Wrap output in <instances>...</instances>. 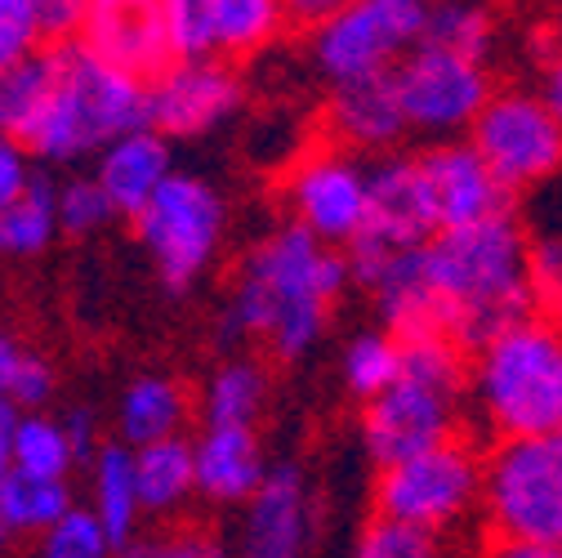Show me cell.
Listing matches in <instances>:
<instances>
[{
    "mask_svg": "<svg viewBox=\"0 0 562 558\" xmlns=\"http://www.w3.org/2000/svg\"><path fill=\"white\" fill-rule=\"evenodd\" d=\"M536 94L544 99V108H549V112H553V121L562 125V49H544Z\"/></svg>",
    "mask_w": 562,
    "mask_h": 558,
    "instance_id": "42",
    "label": "cell"
},
{
    "mask_svg": "<svg viewBox=\"0 0 562 558\" xmlns=\"http://www.w3.org/2000/svg\"><path fill=\"white\" fill-rule=\"evenodd\" d=\"M353 558H447V549H442V536L425 527L371 514L353 540Z\"/></svg>",
    "mask_w": 562,
    "mask_h": 558,
    "instance_id": "34",
    "label": "cell"
},
{
    "mask_svg": "<svg viewBox=\"0 0 562 558\" xmlns=\"http://www.w3.org/2000/svg\"><path fill=\"white\" fill-rule=\"evenodd\" d=\"M281 0H215V58H250L286 32Z\"/></svg>",
    "mask_w": 562,
    "mask_h": 558,
    "instance_id": "28",
    "label": "cell"
},
{
    "mask_svg": "<svg viewBox=\"0 0 562 558\" xmlns=\"http://www.w3.org/2000/svg\"><path fill=\"white\" fill-rule=\"evenodd\" d=\"M36 558H116V540L90 505H72L49 532L36 536Z\"/></svg>",
    "mask_w": 562,
    "mask_h": 558,
    "instance_id": "33",
    "label": "cell"
},
{
    "mask_svg": "<svg viewBox=\"0 0 562 558\" xmlns=\"http://www.w3.org/2000/svg\"><path fill=\"white\" fill-rule=\"evenodd\" d=\"M473 153L509 192H527L562 170V125L536 90H496L469 130Z\"/></svg>",
    "mask_w": 562,
    "mask_h": 558,
    "instance_id": "11",
    "label": "cell"
},
{
    "mask_svg": "<svg viewBox=\"0 0 562 558\" xmlns=\"http://www.w3.org/2000/svg\"><path fill=\"white\" fill-rule=\"evenodd\" d=\"M10 536H14V532L5 527V518H0V558H5V554H10Z\"/></svg>",
    "mask_w": 562,
    "mask_h": 558,
    "instance_id": "50",
    "label": "cell"
},
{
    "mask_svg": "<svg viewBox=\"0 0 562 558\" xmlns=\"http://www.w3.org/2000/svg\"><path fill=\"white\" fill-rule=\"evenodd\" d=\"M496 41V14L482 0H429V19L419 45L451 49L464 58H482Z\"/></svg>",
    "mask_w": 562,
    "mask_h": 558,
    "instance_id": "30",
    "label": "cell"
},
{
    "mask_svg": "<svg viewBox=\"0 0 562 558\" xmlns=\"http://www.w3.org/2000/svg\"><path fill=\"white\" fill-rule=\"evenodd\" d=\"M286 5V14L295 19V23H304V27H317V23H326L330 14H339L348 0H281Z\"/></svg>",
    "mask_w": 562,
    "mask_h": 558,
    "instance_id": "47",
    "label": "cell"
},
{
    "mask_svg": "<svg viewBox=\"0 0 562 558\" xmlns=\"http://www.w3.org/2000/svg\"><path fill=\"white\" fill-rule=\"evenodd\" d=\"M23 411L14 402H0V482L14 473V434H19Z\"/></svg>",
    "mask_w": 562,
    "mask_h": 558,
    "instance_id": "46",
    "label": "cell"
},
{
    "mask_svg": "<svg viewBox=\"0 0 562 558\" xmlns=\"http://www.w3.org/2000/svg\"><path fill=\"white\" fill-rule=\"evenodd\" d=\"M72 505H77V496H72V482L67 478H36V473L14 469L0 482V518H5V527L14 536L49 532Z\"/></svg>",
    "mask_w": 562,
    "mask_h": 558,
    "instance_id": "27",
    "label": "cell"
},
{
    "mask_svg": "<svg viewBox=\"0 0 562 558\" xmlns=\"http://www.w3.org/2000/svg\"><path fill=\"white\" fill-rule=\"evenodd\" d=\"M482 523L496 540L562 549V443L501 438L482 451Z\"/></svg>",
    "mask_w": 562,
    "mask_h": 558,
    "instance_id": "5",
    "label": "cell"
},
{
    "mask_svg": "<svg viewBox=\"0 0 562 558\" xmlns=\"http://www.w3.org/2000/svg\"><path fill=\"white\" fill-rule=\"evenodd\" d=\"M397 376H402V339L384 326L358 331L339 348V380L358 402L380 398Z\"/></svg>",
    "mask_w": 562,
    "mask_h": 558,
    "instance_id": "29",
    "label": "cell"
},
{
    "mask_svg": "<svg viewBox=\"0 0 562 558\" xmlns=\"http://www.w3.org/2000/svg\"><path fill=\"white\" fill-rule=\"evenodd\" d=\"M281 201L291 211V224L313 233L322 246L348 250L367 233L371 211V161L322 144L300 153L281 175Z\"/></svg>",
    "mask_w": 562,
    "mask_h": 558,
    "instance_id": "9",
    "label": "cell"
},
{
    "mask_svg": "<svg viewBox=\"0 0 562 558\" xmlns=\"http://www.w3.org/2000/svg\"><path fill=\"white\" fill-rule=\"evenodd\" d=\"M313 545V492L300 465L268 469L263 487L246 501L237 558H308Z\"/></svg>",
    "mask_w": 562,
    "mask_h": 558,
    "instance_id": "17",
    "label": "cell"
},
{
    "mask_svg": "<svg viewBox=\"0 0 562 558\" xmlns=\"http://www.w3.org/2000/svg\"><path fill=\"white\" fill-rule=\"evenodd\" d=\"M482 510V451L469 438H447L411 460L375 469L371 514L447 536Z\"/></svg>",
    "mask_w": 562,
    "mask_h": 558,
    "instance_id": "6",
    "label": "cell"
},
{
    "mask_svg": "<svg viewBox=\"0 0 562 558\" xmlns=\"http://www.w3.org/2000/svg\"><path fill=\"white\" fill-rule=\"evenodd\" d=\"M77 465L81 460L63 421H54L45 411H27L14 434V469L36 473V478H72Z\"/></svg>",
    "mask_w": 562,
    "mask_h": 558,
    "instance_id": "31",
    "label": "cell"
},
{
    "mask_svg": "<svg viewBox=\"0 0 562 558\" xmlns=\"http://www.w3.org/2000/svg\"><path fill=\"white\" fill-rule=\"evenodd\" d=\"M527 259L531 237L514 220V211L438 233L425 246V272L434 282V295L442 300L447 335L469 348V358L536 313Z\"/></svg>",
    "mask_w": 562,
    "mask_h": 558,
    "instance_id": "2",
    "label": "cell"
},
{
    "mask_svg": "<svg viewBox=\"0 0 562 558\" xmlns=\"http://www.w3.org/2000/svg\"><path fill=\"white\" fill-rule=\"evenodd\" d=\"M393 86H397L406 130L434 138V144L469 138L477 112L496 94L482 58H464V54L434 49V45H415L393 67Z\"/></svg>",
    "mask_w": 562,
    "mask_h": 558,
    "instance_id": "10",
    "label": "cell"
},
{
    "mask_svg": "<svg viewBox=\"0 0 562 558\" xmlns=\"http://www.w3.org/2000/svg\"><path fill=\"white\" fill-rule=\"evenodd\" d=\"M32 5H36V19H41V32L67 41L72 32H81L90 0H32Z\"/></svg>",
    "mask_w": 562,
    "mask_h": 558,
    "instance_id": "40",
    "label": "cell"
},
{
    "mask_svg": "<svg viewBox=\"0 0 562 558\" xmlns=\"http://www.w3.org/2000/svg\"><path fill=\"white\" fill-rule=\"evenodd\" d=\"M469 393L491 438H553L562 429V322L540 313L469 358Z\"/></svg>",
    "mask_w": 562,
    "mask_h": 558,
    "instance_id": "4",
    "label": "cell"
},
{
    "mask_svg": "<svg viewBox=\"0 0 562 558\" xmlns=\"http://www.w3.org/2000/svg\"><path fill=\"white\" fill-rule=\"evenodd\" d=\"M544 49H562V14L549 23V36H544Z\"/></svg>",
    "mask_w": 562,
    "mask_h": 558,
    "instance_id": "49",
    "label": "cell"
},
{
    "mask_svg": "<svg viewBox=\"0 0 562 558\" xmlns=\"http://www.w3.org/2000/svg\"><path fill=\"white\" fill-rule=\"evenodd\" d=\"M58 237V183L36 175L0 211V259H36Z\"/></svg>",
    "mask_w": 562,
    "mask_h": 558,
    "instance_id": "24",
    "label": "cell"
},
{
    "mask_svg": "<svg viewBox=\"0 0 562 558\" xmlns=\"http://www.w3.org/2000/svg\"><path fill=\"white\" fill-rule=\"evenodd\" d=\"M192 398L175 376H134L116 398V438L134 451L148 443L183 438Z\"/></svg>",
    "mask_w": 562,
    "mask_h": 558,
    "instance_id": "21",
    "label": "cell"
},
{
    "mask_svg": "<svg viewBox=\"0 0 562 558\" xmlns=\"http://www.w3.org/2000/svg\"><path fill=\"white\" fill-rule=\"evenodd\" d=\"M419 170H425L429 197H434V220L438 233L469 228L482 220H496L514 211V192L491 175V166L473 153L469 138H447V144H429L419 153Z\"/></svg>",
    "mask_w": 562,
    "mask_h": 558,
    "instance_id": "14",
    "label": "cell"
},
{
    "mask_svg": "<svg viewBox=\"0 0 562 558\" xmlns=\"http://www.w3.org/2000/svg\"><path fill=\"white\" fill-rule=\"evenodd\" d=\"M558 443H562V429H558Z\"/></svg>",
    "mask_w": 562,
    "mask_h": 558,
    "instance_id": "51",
    "label": "cell"
},
{
    "mask_svg": "<svg viewBox=\"0 0 562 558\" xmlns=\"http://www.w3.org/2000/svg\"><path fill=\"white\" fill-rule=\"evenodd\" d=\"M27 358V344H19L14 335L0 331V402H10V389L19 380V367Z\"/></svg>",
    "mask_w": 562,
    "mask_h": 558,
    "instance_id": "45",
    "label": "cell"
},
{
    "mask_svg": "<svg viewBox=\"0 0 562 558\" xmlns=\"http://www.w3.org/2000/svg\"><path fill=\"white\" fill-rule=\"evenodd\" d=\"M527 277H531L536 313L549 322H562V237H536L531 242Z\"/></svg>",
    "mask_w": 562,
    "mask_h": 558,
    "instance_id": "37",
    "label": "cell"
},
{
    "mask_svg": "<svg viewBox=\"0 0 562 558\" xmlns=\"http://www.w3.org/2000/svg\"><path fill=\"white\" fill-rule=\"evenodd\" d=\"M157 558H228L210 536H196V532H183V536H161V554Z\"/></svg>",
    "mask_w": 562,
    "mask_h": 558,
    "instance_id": "43",
    "label": "cell"
},
{
    "mask_svg": "<svg viewBox=\"0 0 562 558\" xmlns=\"http://www.w3.org/2000/svg\"><path fill=\"white\" fill-rule=\"evenodd\" d=\"M36 179L32 170V157H27V144H19V138L0 134V211Z\"/></svg>",
    "mask_w": 562,
    "mask_h": 558,
    "instance_id": "39",
    "label": "cell"
},
{
    "mask_svg": "<svg viewBox=\"0 0 562 558\" xmlns=\"http://www.w3.org/2000/svg\"><path fill=\"white\" fill-rule=\"evenodd\" d=\"M246 86L224 58H175L148 81V125L166 138H201L241 112Z\"/></svg>",
    "mask_w": 562,
    "mask_h": 558,
    "instance_id": "13",
    "label": "cell"
},
{
    "mask_svg": "<svg viewBox=\"0 0 562 558\" xmlns=\"http://www.w3.org/2000/svg\"><path fill=\"white\" fill-rule=\"evenodd\" d=\"M429 0H348L313 27V63L330 86L384 77L419 45Z\"/></svg>",
    "mask_w": 562,
    "mask_h": 558,
    "instance_id": "8",
    "label": "cell"
},
{
    "mask_svg": "<svg viewBox=\"0 0 562 558\" xmlns=\"http://www.w3.org/2000/svg\"><path fill=\"white\" fill-rule=\"evenodd\" d=\"M460 434V398L397 376L380 398L362 402V447L375 469L411 460Z\"/></svg>",
    "mask_w": 562,
    "mask_h": 558,
    "instance_id": "12",
    "label": "cell"
},
{
    "mask_svg": "<svg viewBox=\"0 0 562 558\" xmlns=\"http://www.w3.org/2000/svg\"><path fill=\"white\" fill-rule=\"evenodd\" d=\"M175 58H215V0H161Z\"/></svg>",
    "mask_w": 562,
    "mask_h": 558,
    "instance_id": "35",
    "label": "cell"
},
{
    "mask_svg": "<svg viewBox=\"0 0 562 558\" xmlns=\"http://www.w3.org/2000/svg\"><path fill=\"white\" fill-rule=\"evenodd\" d=\"M268 402V371L255 358H233L210 376L201 393V425H237L255 429Z\"/></svg>",
    "mask_w": 562,
    "mask_h": 558,
    "instance_id": "25",
    "label": "cell"
},
{
    "mask_svg": "<svg viewBox=\"0 0 562 558\" xmlns=\"http://www.w3.org/2000/svg\"><path fill=\"white\" fill-rule=\"evenodd\" d=\"M157 554H161V536H148V532L116 545V558H157Z\"/></svg>",
    "mask_w": 562,
    "mask_h": 558,
    "instance_id": "48",
    "label": "cell"
},
{
    "mask_svg": "<svg viewBox=\"0 0 562 558\" xmlns=\"http://www.w3.org/2000/svg\"><path fill=\"white\" fill-rule=\"evenodd\" d=\"M224 228L228 211L215 183L183 170H175L157 188V197L134 215V233L144 242L166 291H188L201 282L224 246Z\"/></svg>",
    "mask_w": 562,
    "mask_h": 558,
    "instance_id": "7",
    "label": "cell"
},
{
    "mask_svg": "<svg viewBox=\"0 0 562 558\" xmlns=\"http://www.w3.org/2000/svg\"><path fill=\"white\" fill-rule=\"evenodd\" d=\"M438 237L434 197L419 170V153H389L371 161V211L358 242L380 250H411Z\"/></svg>",
    "mask_w": 562,
    "mask_h": 558,
    "instance_id": "16",
    "label": "cell"
},
{
    "mask_svg": "<svg viewBox=\"0 0 562 558\" xmlns=\"http://www.w3.org/2000/svg\"><path fill=\"white\" fill-rule=\"evenodd\" d=\"M170 175H175L170 138L157 134L153 125L112 138V144L99 148V157H94V183L108 192L112 211L125 220H134L144 211Z\"/></svg>",
    "mask_w": 562,
    "mask_h": 558,
    "instance_id": "20",
    "label": "cell"
},
{
    "mask_svg": "<svg viewBox=\"0 0 562 558\" xmlns=\"http://www.w3.org/2000/svg\"><path fill=\"white\" fill-rule=\"evenodd\" d=\"M192 465H196V496L215 505H246L268 478V456L259 434L237 425H201V434L192 438Z\"/></svg>",
    "mask_w": 562,
    "mask_h": 558,
    "instance_id": "19",
    "label": "cell"
},
{
    "mask_svg": "<svg viewBox=\"0 0 562 558\" xmlns=\"http://www.w3.org/2000/svg\"><path fill=\"white\" fill-rule=\"evenodd\" d=\"M90 469V510L108 527V536L121 545L138 536L144 527V501H138V482H134V451L125 443H103L94 451Z\"/></svg>",
    "mask_w": 562,
    "mask_h": 558,
    "instance_id": "22",
    "label": "cell"
},
{
    "mask_svg": "<svg viewBox=\"0 0 562 558\" xmlns=\"http://www.w3.org/2000/svg\"><path fill=\"white\" fill-rule=\"evenodd\" d=\"M348 282L353 277L344 250L322 246L300 224H281L246 250L220 317V339H259L281 362H300L326 335Z\"/></svg>",
    "mask_w": 562,
    "mask_h": 558,
    "instance_id": "1",
    "label": "cell"
},
{
    "mask_svg": "<svg viewBox=\"0 0 562 558\" xmlns=\"http://www.w3.org/2000/svg\"><path fill=\"white\" fill-rule=\"evenodd\" d=\"M81 45L121 72L153 81L175 63L161 0H90L81 19Z\"/></svg>",
    "mask_w": 562,
    "mask_h": 558,
    "instance_id": "15",
    "label": "cell"
},
{
    "mask_svg": "<svg viewBox=\"0 0 562 558\" xmlns=\"http://www.w3.org/2000/svg\"><path fill=\"white\" fill-rule=\"evenodd\" d=\"M322 130H326V144L353 153V157L397 153V144L411 130H406V116L397 103L393 72L371 77V81H353V86H330Z\"/></svg>",
    "mask_w": 562,
    "mask_h": 558,
    "instance_id": "18",
    "label": "cell"
},
{
    "mask_svg": "<svg viewBox=\"0 0 562 558\" xmlns=\"http://www.w3.org/2000/svg\"><path fill=\"white\" fill-rule=\"evenodd\" d=\"M402 376L464 398L469 393V348H460L451 335L402 339Z\"/></svg>",
    "mask_w": 562,
    "mask_h": 558,
    "instance_id": "32",
    "label": "cell"
},
{
    "mask_svg": "<svg viewBox=\"0 0 562 558\" xmlns=\"http://www.w3.org/2000/svg\"><path fill=\"white\" fill-rule=\"evenodd\" d=\"M41 19L32 0H0V67L41 49Z\"/></svg>",
    "mask_w": 562,
    "mask_h": 558,
    "instance_id": "38",
    "label": "cell"
},
{
    "mask_svg": "<svg viewBox=\"0 0 562 558\" xmlns=\"http://www.w3.org/2000/svg\"><path fill=\"white\" fill-rule=\"evenodd\" d=\"M473 558H562L558 545H527V540H496L491 536Z\"/></svg>",
    "mask_w": 562,
    "mask_h": 558,
    "instance_id": "44",
    "label": "cell"
},
{
    "mask_svg": "<svg viewBox=\"0 0 562 558\" xmlns=\"http://www.w3.org/2000/svg\"><path fill=\"white\" fill-rule=\"evenodd\" d=\"M54 90V49H36L19 63L0 67V134L27 144V134L36 130L45 103Z\"/></svg>",
    "mask_w": 562,
    "mask_h": 558,
    "instance_id": "26",
    "label": "cell"
},
{
    "mask_svg": "<svg viewBox=\"0 0 562 558\" xmlns=\"http://www.w3.org/2000/svg\"><path fill=\"white\" fill-rule=\"evenodd\" d=\"M116 220L108 192L94 183V175H77L58 183V233L67 237H94Z\"/></svg>",
    "mask_w": 562,
    "mask_h": 558,
    "instance_id": "36",
    "label": "cell"
},
{
    "mask_svg": "<svg viewBox=\"0 0 562 558\" xmlns=\"http://www.w3.org/2000/svg\"><path fill=\"white\" fill-rule=\"evenodd\" d=\"M134 482L144 514H175L196 496V465H192V438H166L134 447Z\"/></svg>",
    "mask_w": 562,
    "mask_h": 558,
    "instance_id": "23",
    "label": "cell"
},
{
    "mask_svg": "<svg viewBox=\"0 0 562 558\" xmlns=\"http://www.w3.org/2000/svg\"><path fill=\"white\" fill-rule=\"evenodd\" d=\"M148 125V81L90 54L81 41L54 49V90L27 134V153L49 166H77L99 157L112 138Z\"/></svg>",
    "mask_w": 562,
    "mask_h": 558,
    "instance_id": "3",
    "label": "cell"
},
{
    "mask_svg": "<svg viewBox=\"0 0 562 558\" xmlns=\"http://www.w3.org/2000/svg\"><path fill=\"white\" fill-rule=\"evenodd\" d=\"M63 429H67V438H72V447H77V460L90 465L94 451H99V421H94V411L90 406H72L63 415Z\"/></svg>",
    "mask_w": 562,
    "mask_h": 558,
    "instance_id": "41",
    "label": "cell"
}]
</instances>
